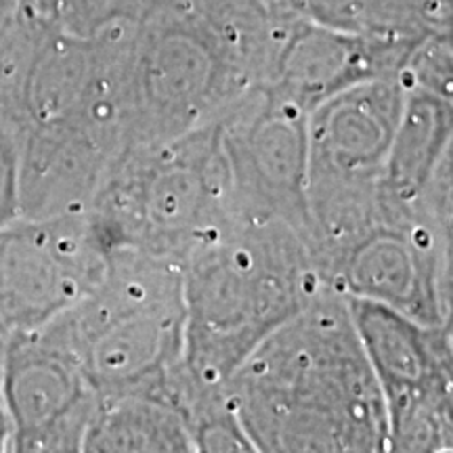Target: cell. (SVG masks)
Wrapping results in <instances>:
<instances>
[{
	"label": "cell",
	"instance_id": "cell-1",
	"mask_svg": "<svg viewBox=\"0 0 453 453\" xmlns=\"http://www.w3.org/2000/svg\"><path fill=\"white\" fill-rule=\"evenodd\" d=\"M225 390L254 451H388L380 384L349 300L334 290L260 342Z\"/></svg>",
	"mask_w": 453,
	"mask_h": 453
},
{
	"label": "cell",
	"instance_id": "cell-2",
	"mask_svg": "<svg viewBox=\"0 0 453 453\" xmlns=\"http://www.w3.org/2000/svg\"><path fill=\"white\" fill-rule=\"evenodd\" d=\"M298 17L281 0H141L128 147L191 133L263 87Z\"/></svg>",
	"mask_w": 453,
	"mask_h": 453
},
{
	"label": "cell",
	"instance_id": "cell-3",
	"mask_svg": "<svg viewBox=\"0 0 453 453\" xmlns=\"http://www.w3.org/2000/svg\"><path fill=\"white\" fill-rule=\"evenodd\" d=\"M180 370L220 390L277 327L330 288L307 237L281 219L235 217L183 260Z\"/></svg>",
	"mask_w": 453,
	"mask_h": 453
},
{
	"label": "cell",
	"instance_id": "cell-4",
	"mask_svg": "<svg viewBox=\"0 0 453 453\" xmlns=\"http://www.w3.org/2000/svg\"><path fill=\"white\" fill-rule=\"evenodd\" d=\"M38 334L76 361L99 396L154 388L183 359V265L113 248L97 286Z\"/></svg>",
	"mask_w": 453,
	"mask_h": 453
},
{
	"label": "cell",
	"instance_id": "cell-5",
	"mask_svg": "<svg viewBox=\"0 0 453 453\" xmlns=\"http://www.w3.org/2000/svg\"><path fill=\"white\" fill-rule=\"evenodd\" d=\"M90 212L111 248L183 260L235 219L217 120L160 143L124 150Z\"/></svg>",
	"mask_w": 453,
	"mask_h": 453
},
{
	"label": "cell",
	"instance_id": "cell-6",
	"mask_svg": "<svg viewBox=\"0 0 453 453\" xmlns=\"http://www.w3.org/2000/svg\"><path fill=\"white\" fill-rule=\"evenodd\" d=\"M405 93L399 78H376L311 111L304 235L315 265L388 212L380 179Z\"/></svg>",
	"mask_w": 453,
	"mask_h": 453
},
{
	"label": "cell",
	"instance_id": "cell-7",
	"mask_svg": "<svg viewBox=\"0 0 453 453\" xmlns=\"http://www.w3.org/2000/svg\"><path fill=\"white\" fill-rule=\"evenodd\" d=\"M113 248L88 211L0 226V338L42 330L104 277Z\"/></svg>",
	"mask_w": 453,
	"mask_h": 453
},
{
	"label": "cell",
	"instance_id": "cell-8",
	"mask_svg": "<svg viewBox=\"0 0 453 453\" xmlns=\"http://www.w3.org/2000/svg\"><path fill=\"white\" fill-rule=\"evenodd\" d=\"M330 290L443 327L449 319L441 240L424 206L396 208L317 265Z\"/></svg>",
	"mask_w": 453,
	"mask_h": 453
},
{
	"label": "cell",
	"instance_id": "cell-9",
	"mask_svg": "<svg viewBox=\"0 0 453 453\" xmlns=\"http://www.w3.org/2000/svg\"><path fill=\"white\" fill-rule=\"evenodd\" d=\"M309 116L257 87L219 118L235 217L281 219L307 231Z\"/></svg>",
	"mask_w": 453,
	"mask_h": 453
},
{
	"label": "cell",
	"instance_id": "cell-10",
	"mask_svg": "<svg viewBox=\"0 0 453 453\" xmlns=\"http://www.w3.org/2000/svg\"><path fill=\"white\" fill-rule=\"evenodd\" d=\"M13 451H82L99 405L70 355L38 332L4 340Z\"/></svg>",
	"mask_w": 453,
	"mask_h": 453
},
{
	"label": "cell",
	"instance_id": "cell-11",
	"mask_svg": "<svg viewBox=\"0 0 453 453\" xmlns=\"http://www.w3.org/2000/svg\"><path fill=\"white\" fill-rule=\"evenodd\" d=\"M416 44L355 36L298 17L277 50L263 87L311 113L355 84L399 78Z\"/></svg>",
	"mask_w": 453,
	"mask_h": 453
},
{
	"label": "cell",
	"instance_id": "cell-12",
	"mask_svg": "<svg viewBox=\"0 0 453 453\" xmlns=\"http://www.w3.org/2000/svg\"><path fill=\"white\" fill-rule=\"evenodd\" d=\"M367 359L380 384L387 420L453 396V350L445 327L418 324L365 298H347Z\"/></svg>",
	"mask_w": 453,
	"mask_h": 453
},
{
	"label": "cell",
	"instance_id": "cell-13",
	"mask_svg": "<svg viewBox=\"0 0 453 453\" xmlns=\"http://www.w3.org/2000/svg\"><path fill=\"white\" fill-rule=\"evenodd\" d=\"M82 451H197L170 376L154 388L99 396Z\"/></svg>",
	"mask_w": 453,
	"mask_h": 453
},
{
	"label": "cell",
	"instance_id": "cell-14",
	"mask_svg": "<svg viewBox=\"0 0 453 453\" xmlns=\"http://www.w3.org/2000/svg\"><path fill=\"white\" fill-rule=\"evenodd\" d=\"M453 134V101L407 88L380 189L390 206L416 208Z\"/></svg>",
	"mask_w": 453,
	"mask_h": 453
},
{
	"label": "cell",
	"instance_id": "cell-15",
	"mask_svg": "<svg viewBox=\"0 0 453 453\" xmlns=\"http://www.w3.org/2000/svg\"><path fill=\"white\" fill-rule=\"evenodd\" d=\"M317 26L396 42H420L443 34L453 0H281Z\"/></svg>",
	"mask_w": 453,
	"mask_h": 453
},
{
	"label": "cell",
	"instance_id": "cell-16",
	"mask_svg": "<svg viewBox=\"0 0 453 453\" xmlns=\"http://www.w3.org/2000/svg\"><path fill=\"white\" fill-rule=\"evenodd\" d=\"M399 81L405 88H420L453 101V49L443 34L424 38L410 50Z\"/></svg>",
	"mask_w": 453,
	"mask_h": 453
},
{
	"label": "cell",
	"instance_id": "cell-17",
	"mask_svg": "<svg viewBox=\"0 0 453 453\" xmlns=\"http://www.w3.org/2000/svg\"><path fill=\"white\" fill-rule=\"evenodd\" d=\"M424 206L433 219L441 240L445 265L447 296H449V315L453 313V134L443 156L434 168L433 179L424 191Z\"/></svg>",
	"mask_w": 453,
	"mask_h": 453
},
{
	"label": "cell",
	"instance_id": "cell-18",
	"mask_svg": "<svg viewBox=\"0 0 453 453\" xmlns=\"http://www.w3.org/2000/svg\"><path fill=\"white\" fill-rule=\"evenodd\" d=\"M118 3L120 0H30L32 7L50 24L78 34H88Z\"/></svg>",
	"mask_w": 453,
	"mask_h": 453
},
{
	"label": "cell",
	"instance_id": "cell-19",
	"mask_svg": "<svg viewBox=\"0 0 453 453\" xmlns=\"http://www.w3.org/2000/svg\"><path fill=\"white\" fill-rule=\"evenodd\" d=\"M19 217V154L13 143L0 137V226Z\"/></svg>",
	"mask_w": 453,
	"mask_h": 453
},
{
	"label": "cell",
	"instance_id": "cell-20",
	"mask_svg": "<svg viewBox=\"0 0 453 453\" xmlns=\"http://www.w3.org/2000/svg\"><path fill=\"white\" fill-rule=\"evenodd\" d=\"M0 451H13V422L4 393V340L0 338Z\"/></svg>",
	"mask_w": 453,
	"mask_h": 453
},
{
	"label": "cell",
	"instance_id": "cell-21",
	"mask_svg": "<svg viewBox=\"0 0 453 453\" xmlns=\"http://www.w3.org/2000/svg\"><path fill=\"white\" fill-rule=\"evenodd\" d=\"M21 3H24V0H0V26L21 7Z\"/></svg>",
	"mask_w": 453,
	"mask_h": 453
},
{
	"label": "cell",
	"instance_id": "cell-22",
	"mask_svg": "<svg viewBox=\"0 0 453 453\" xmlns=\"http://www.w3.org/2000/svg\"><path fill=\"white\" fill-rule=\"evenodd\" d=\"M443 327H445L447 340H449V347H451V350H453V313L449 315V319H447V324H445Z\"/></svg>",
	"mask_w": 453,
	"mask_h": 453
},
{
	"label": "cell",
	"instance_id": "cell-23",
	"mask_svg": "<svg viewBox=\"0 0 453 453\" xmlns=\"http://www.w3.org/2000/svg\"><path fill=\"white\" fill-rule=\"evenodd\" d=\"M443 36H445V41L449 42V47L453 49V17H451L449 24H447V27L443 30Z\"/></svg>",
	"mask_w": 453,
	"mask_h": 453
}]
</instances>
